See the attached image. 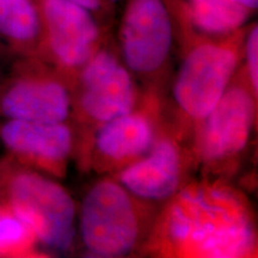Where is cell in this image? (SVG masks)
I'll use <instances>...</instances> for the list:
<instances>
[{
  "label": "cell",
  "mask_w": 258,
  "mask_h": 258,
  "mask_svg": "<svg viewBox=\"0 0 258 258\" xmlns=\"http://www.w3.org/2000/svg\"><path fill=\"white\" fill-rule=\"evenodd\" d=\"M165 228L170 243L188 256L237 258L253 249V228L244 208L231 194L215 188L179 194Z\"/></svg>",
  "instance_id": "1"
},
{
  "label": "cell",
  "mask_w": 258,
  "mask_h": 258,
  "mask_svg": "<svg viewBox=\"0 0 258 258\" xmlns=\"http://www.w3.org/2000/svg\"><path fill=\"white\" fill-rule=\"evenodd\" d=\"M10 211L42 244L67 250L74 237V202L62 186L35 172H18L8 183Z\"/></svg>",
  "instance_id": "2"
},
{
  "label": "cell",
  "mask_w": 258,
  "mask_h": 258,
  "mask_svg": "<svg viewBox=\"0 0 258 258\" xmlns=\"http://www.w3.org/2000/svg\"><path fill=\"white\" fill-rule=\"evenodd\" d=\"M80 232L95 256L121 257L131 252L139 237V222L123 186L103 180L90 190L80 211Z\"/></svg>",
  "instance_id": "3"
},
{
  "label": "cell",
  "mask_w": 258,
  "mask_h": 258,
  "mask_svg": "<svg viewBox=\"0 0 258 258\" xmlns=\"http://www.w3.org/2000/svg\"><path fill=\"white\" fill-rule=\"evenodd\" d=\"M225 42H202L186 55L175 84L179 108L192 118H205L213 110L233 76L238 63L237 34Z\"/></svg>",
  "instance_id": "4"
},
{
  "label": "cell",
  "mask_w": 258,
  "mask_h": 258,
  "mask_svg": "<svg viewBox=\"0 0 258 258\" xmlns=\"http://www.w3.org/2000/svg\"><path fill=\"white\" fill-rule=\"evenodd\" d=\"M173 23L167 0H128L120 27L125 63L138 73L159 70L169 57Z\"/></svg>",
  "instance_id": "5"
},
{
  "label": "cell",
  "mask_w": 258,
  "mask_h": 258,
  "mask_svg": "<svg viewBox=\"0 0 258 258\" xmlns=\"http://www.w3.org/2000/svg\"><path fill=\"white\" fill-rule=\"evenodd\" d=\"M42 22V42L64 66H84L97 51L98 24L91 12L70 0H35Z\"/></svg>",
  "instance_id": "6"
},
{
  "label": "cell",
  "mask_w": 258,
  "mask_h": 258,
  "mask_svg": "<svg viewBox=\"0 0 258 258\" xmlns=\"http://www.w3.org/2000/svg\"><path fill=\"white\" fill-rule=\"evenodd\" d=\"M84 66L82 105L86 114L101 122L129 114L135 102L134 85L117 59L108 51H96Z\"/></svg>",
  "instance_id": "7"
},
{
  "label": "cell",
  "mask_w": 258,
  "mask_h": 258,
  "mask_svg": "<svg viewBox=\"0 0 258 258\" xmlns=\"http://www.w3.org/2000/svg\"><path fill=\"white\" fill-rule=\"evenodd\" d=\"M254 104L251 93L232 88L206 116L201 151L208 160H219L240 152L253 125Z\"/></svg>",
  "instance_id": "8"
},
{
  "label": "cell",
  "mask_w": 258,
  "mask_h": 258,
  "mask_svg": "<svg viewBox=\"0 0 258 258\" xmlns=\"http://www.w3.org/2000/svg\"><path fill=\"white\" fill-rule=\"evenodd\" d=\"M70 106V96L61 84L41 78L17 80L0 99V110L10 120L61 123Z\"/></svg>",
  "instance_id": "9"
},
{
  "label": "cell",
  "mask_w": 258,
  "mask_h": 258,
  "mask_svg": "<svg viewBox=\"0 0 258 258\" xmlns=\"http://www.w3.org/2000/svg\"><path fill=\"white\" fill-rule=\"evenodd\" d=\"M0 139L10 152L41 165L60 163L72 148V135L62 122L10 120L0 129Z\"/></svg>",
  "instance_id": "10"
},
{
  "label": "cell",
  "mask_w": 258,
  "mask_h": 258,
  "mask_svg": "<svg viewBox=\"0 0 258 258\" xmlns=\"http://www.w3.org/2000/svg\"><path fill=\"white\" fill-rule=\"evenodd\" d=\"M144 159L121 173L128 191L146 200H164L173 195L179 183V156L175 145L161 140Z\"/></svg>",
  "instance_id": "11"
},
{
  "label": "cell",
  "mask_w": 258,
  "mask_h": 258,
  "mask_svg": "<svg viewBox=\"0 0 258 258\" xmlns=\"http://www.w3.org/2000/svg\"><path fill=\"white\" fill-rule=\"evenodd\" d=\"M105 123L96 141L103 156L124 160L141 156L152 147V127L143 116L129 112Z\"/></svg>",
  "instance_id": "12"
},
{
  "label": "cell",
  "mask_w": 258,
  "mask_h": 258,
  "mask_svg": "<svg viewBox=\"0 0 258 258\" xmlns=\"http://www.w3.org/2000/svg\"><path fill=\"white\" fill-rule=\"evenodd\" d=\"M185 11L194 28L217 36L239 30L253 12L233 0H188Z\"/></svg>",
  "instance_id": "13"
},
{
  "label": "cell",
  "mask_w": 258,
  "mask_h": 258,
  "mask_svg": "<svg viewBox=\"0 0 258 258\" xmlns=\"http://www.w3.org/2000/svg\"><path fill=\"white\" fill-rule=\"evenodd\" d=\"M0 37L21 48L42 42V22L35 0H0Z\"/></svg>",
  "instance_id": "14"
},
{
  "label": "cell",
  "mask_w": 258,
  "mask_h": 258,
  "mask_svg": "<svg viewBox=\"0 0 258 258\" xmlns=\"http://www.w3.org/2000/svg\"><path fill=\"white\" fill-rule=\"evenodd\" d=\"M36 239L27 224L10 211L0 212V256L27 253Z\"/></svg>",
  "instance_id": "15"
},
{
  "label": "cell",
  "mask_w": 258,
  "mask_h": 258,
  "mask_svg": "<svg viewBox=\"0 0 258 258\" xmlns=\"http://www.w3.org/2000/svg\"><path fill=\"white\" fill-rule=\"evenodd\" d=\"M245 51H246L247 70L250 74L251 86L254 93L258 90V28L257 24L252 25L247 31L245 40Z\"/></svg>",
  "instance_id": "16"
},
{
  "label": "cell",
  "mask_w": 258,
  "mask_h": 258,
  "mask_svg": "<svg viewBox=\"0 0 258 258\" xmlns=\"http://www.w3.org/2000/svg\"><path fill=\"white\" fill-rule=\"evenodd\" d=\"M70 2L82 6V8L88 10L91 14H96V12L104 9L110 0H70Z\"/></svg>",
  "instance_id": "17"
},
{
  "label": "cell",
  "mask_w": 258,
  "mask_h": 258,
  "mask_svg": "<svg viewBox=\"0 0 258 258\" xmlns=\"http://www.w3.org/2000/svg\"><path fill=\"white\" fill-rule=\"evenodd\" d=\"M233 2L245 6V8L250 9L251 11H254V10L257 9V5H258V0H233Z\"/></svg>",
  "instance_id": "18"
}]
</instances>
